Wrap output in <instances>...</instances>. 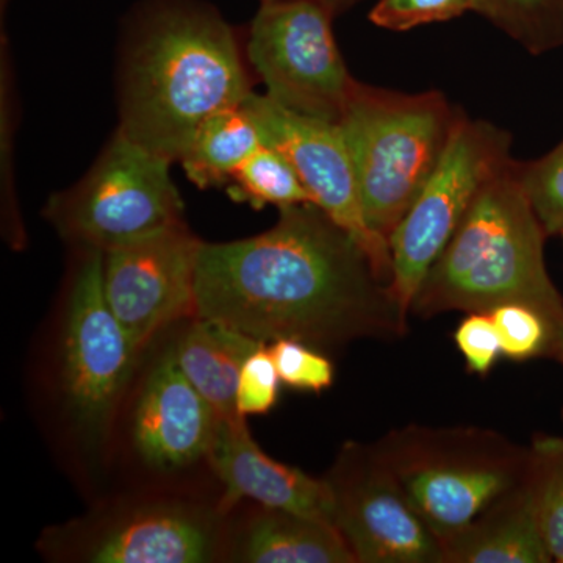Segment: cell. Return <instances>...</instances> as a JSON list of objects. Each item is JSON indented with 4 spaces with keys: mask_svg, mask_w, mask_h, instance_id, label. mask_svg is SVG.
I'll return each instance as SVG.
<instances>
[{
    "mask_svg": "<svg viewBox=\"0 0 563 563\" xmlns=\"http://www.w3.org/2000/svg\"><path fill=\"white\" fill-rule=\"evenodd\" d=\"M279 211L261 235L201 244L196 318L317 350L409 332V313L354 236L314 203Z\"/></svg>",
    "mask_w": 563,
    "mask_h": 563,
    "instance_id": "1",
    "label": "cell"
},
{
    "mask_svg": "<svg viewBox=\"0 0 563 563\" xmlns=\"http://www.w3.org/2000/svg\"><path fill=\"white\" fill-rule=\"evenodd\" d=\"M250 76L231 25L192 0H163L135 22L120 68V131L180 162L201 125L243 106Z\"/></svg>",
    "mask_w": 563,
    "mask_h": 563,
    "instance_id": "2",
    "label": "cell"
},
{
    "mask_svg": "<svg viewBox=\"0 0 563 563\" xmlns=\"http://www.w3.org/2000/svg\"><path fill=\"white\" fill-rule=\"evenodd\" d=\"M515 163L485 185L429 269L412 303L417 317L492 312L504 303H521L543 314L563 336V298L544 262L548 235Z\"/></svg>",
    "mask_w": 563,
    "mask_h": 563,
    "instance_id": "3",
    "label": "cell"
},
{
    "mask_svg": "<svg viewBox=\"0 0 563 563\" xmlns=\"http://www.w3.org/2000/svg\"><path fill=\"white\" fill-rule=\"evenodd\" d=\"M459 113L437 90L410 95L355 84L339 125L366 222L388 242L442 158Z\"/></svg>",
    "mask_w": 563,
    "mask_h": 563,
    "instance_id": "4",
    "label": "cell"
},
{
    "mask_svg": "<svg viewBox=\"0 0 563 563\" xmlns=\"http://www.w3.org/2000/svg\"><path fill=\"white\" fill-rule=\"evenodd\" d=\"M440 544L523 484L531 451L479 428L407 426L373 444Z\"/></svg>",
    "mask_w": 563,
    "mask_h": 563,
    "instance_id": "5",
    "label": "cell"
},
{
    "mask_svg": "<svg viewBox=\"0 0 563 563\" xmlns=\"http://www.w3.org/2000/svg\"><path fill=\"white\" fill-rule=\"evenodd\" d=\"M172 163L118 129L90 172L51 196L44 218L81 252H107L180 224L184 201L173 181Z\"/></svg>",
    "mask_w": 563,
    "mask_h": 563,
    "instance_id": "6",
    "label": "cell"
},
{
    "mask_svg": "<svg viewBox=\"0 0 563 563\" xmlns=\"http://www.w3.org/2000/svg\"><path fill=\"white\" fill-rule=\"evenodd\" d=\"M510 150L506 129L461 110L442 158L390 235L391 290L407 313L479 192L514 161Z\"/></svg>",
    "mask_w": 563,
    "mask_h": 563,
    "instance_id": "7",
    "label": "cell"
},
{
    "mask_svg": "<svg viewBox=\"0 0 563 563\" xmlns=\"http://www.w3.org/2000/svg\"><path fill=\"white\" fill-rule=\"evenodd\" d=\"M333 18L317 0L262 2L246 51L272 101L339 124L357 80L333 36Z\"/></svg>",
    "mask_w": 563,
    "mask_h": 563,
    "instance_id": "8",
    "label": "cell"
},
{
    "mask_svg": "<svg viewBox=\"0 0 563 563\" xmlns=\"http://www.w3.org/2000/svg\"><path fill=\"white\" fill-rule=\"evenodd\" d=\"M139 352L107 302L103 252L84 251L69 290L62 376L70 417L91 446L109 435Z\"/></svg>",
    "mask_w": 563,
    "mask_h": 563,
    "instance_id": "9",
    "label": "cell"
},
{
    "mask_svg": "<svg viewBox=\"0 0 563 563\" xmlns=\"http://www.w3.org/2000/svg\"><path fill=\"white\" fill-rule=\"evenodd\" d=\"M333 525L357 563H443V548L372 446L347 443L328 479Z\"/></svg>",
    "mask_w": 563,
    "mask_h": 563,
    "instance_id": "10",
    "label": "cell"
},
{
    "mask_svg": "<svg viewBox=\"0 0 563 563\" xmlns=\"http://www.w3.org/2000/svg\"><path fill=\"white\" fill-rule=\"evenodd\" d=\"M265 136L295 166L314 206L361 244L377 274L391 285L390 242L369 228L357 177L342 129L335 122L302 117L266 95L252 92L243 103Z\"/></svg>",
    "mask_w": 563,
    "mask_h": 563,
    "instance_id": "11",
    "label": "cell"
},
{
    "mask_svg": "<svg viewBox=\"0 0 563 563\" xmlns=\"http://www.w3.org/2000/svg\"><path fill=\"white\" fill-rule=\"evenodd\" d=\"M201 240L185 222L103 252V292L136 350L185 317H196Z\"/></svg>",
    "mask_w": 563,
    "mask_h": 563,
    "instance_id": "12",
    "label": "cell"
},
{
    "mask_svg": "<svg viewBox=\"0 0 563 563\" xmlns=\"http://www.w3.org/2000/svg\"><path fill=\"white\" fill-rule=\"evenodd\" d=\"M217 410L181 373L172 347L152 368L133 412V442L143 461L174 472L209 454Z\"/></svg>",
    "mask_w": 563,
    "mask_h": 563,
    "instance_id": "13",
    "label": "cell"
},
{
    "mask_svg": "<svg viewBox=\"0 0 563 563\" xmlns=\"http://www.w3.org/2000/svg\"><path fill=\"white\" fill-rule=\"evenodd\" d=\"M207 457L225 487L220 512H228L233 504L246 498L268 509L287 510L333 525V498L328 481L314 479L263 453L252 439L244 417L220 418Z\"/></svg>",
    "mask_w": 563,
    "mask_h": 563,
    "instance_id": "14",
    "label": "cell"
},
{
    "mask_svg": "<svg viewBox=\"0 0 563 563\" xmlns=\"http://www.w3.org/2000/svg\"><path fill=\"white\" fill-rule=\"evenodd\" d=\"M220 550L213 517L176 504H154L113 518L92 532L81 558L95 563H203Z\"/></svg>",
    "mask_w": 563,
    "mask_h": 563,
    "instance_id": "15",
    "label": "cell"
},
{
    "mask_svg": "<svg viewBox=\"0 0 563 563\" xmlns=\"http://www.w3.org/2000/svg\"><path fill=\"white\" fill-rule=\"evenodd\" d=\"M553 562L528 483L507 492L443 544V563Z\"/></svg>",
    "mask_w": 563,
    "mask_h": 563,
    "instance_id": "16",
    "label": "cell"
},
{
    "mask_svg": "<svg viewBox=\"0 0 563 563\" xmlns=\"http://www.w3.org/2000/svg\"><path fill=\"white\" fill-rule=\"evenodd\" d=\"M263 342L222 324L198 318L172 346L177 365L220 418H240L236 388L246 358Z\"/></svg>",
    "mask_w": 563,
    "mask_h": 563,
    "instance_id": "17",
    "label": "cell"
},
{
    "mask_svg": "<svg viewBox=\"0 0 563 563\" xmlns=\"http://www.w3.org/2000/svg\"><path fill=\"white\" fill-rule=\"evenodd\" d=\"M233 555L251 563H357L332 523L268 507L252 515Z\"/></svg>",
    "mask_w": 563,
    "mask_h": 563,
    "instance_id": "18",
    "label": "cell"
},
{
    "mask_svg": "<svg viewBox=\"0 0 563 563\" xmlns=\"http://www.w3.org/2000/svg\"><path fill=\"white\" fill-rule=\"evenodd\" d=\"M265 136L246 107L220 111L207 120L180 158L188 180L201 190L228 185L232 174L258 147Z\"/></svg>",
    "mask_w": 563,
    "mask_h": 563,
    "instance_id": "19",
    "label": "cell"
},
{
    "mask_svg": "<svg viewBox=\"0 0 563 563\" xmlns=\"http://www.w3.org/2000/svg\"><path fill=\"white\" fill-rule=\"evenodd\" d=\"M225 187L229 198L255 210L268 206L284 210L313 203L295 166L269 144H263L246 158Z\"/></svg>",
    "mask_w": 563,
    "mask_h": 563,
    "instance_id": "20",
    "label": "cell"
},
{
    "mask_svg": "<svg viewBox=\"0 0 563 563\" xmlns=\"http://www.w3.org/2000/svg\"><path fill=\"white\" fill-rule=\"evenodd\" d=\"M473 11L531 55L563 46V0H474Z\"/></svg>",
    "mask_w": 563,
    "mask_h": 563,
    "instance_id": "21",
    "label": "cell"
},
{
    "mask_svg": "<svg viewBox=\"0 0 563 563\" xmlns=\"http://www.w3.org/2000/svg\"><path fill=\"white\" fill-rule=\"evenodd\" d=\"M528 483L540 531L553 561L563 563V437L532 440Z\"/></svg>",
    "mask_w": 563,
    "mask_h": 563,
    "instance_id": "22",
    "label": "cell"
},
{
    "mask_svg": "<svg viewBox=\"0 0 563 563\" xmlns=\"http://www.w3.org/2000/svg\"><path fill=\"white\" fill-rule=\"evenodd\" d=\"M18 125L16 95L9 43L2 32L0 41V196H2L3 231L11 246L25 243L14 177V132Z\"/></svg>",
    "mask_w": 563,
    "mask_h": 563,
    "instance_id": "23",
    "label": "cell"
},
{
    "mask_svg": "<svg viewBox=\"0 0 563 563\" xmlns=\"http://www.w3.org/2000/svg\"><path fill=\"white\" fill-rule=\"evenodd\" d=\"M490 314L498 329L504 357L517 362L558 357L563 336L537 310L521 303H504Z\"/></svg>",
    "mask_w": 563,
    "mask_h": 563,
    "instance_id": "24",
    "label": "cell"
},
{
    "mask_svg": "<svg viewBox=\"0 0 563 563\" xmlns=\"http://www.w3.org/2000/svg\"><path fill=\"white\" fill-rule=\"evenodd\" d=\"M515 173L548 236L563 235V140L537 161L515 163Z\"/></svg>",
    "mask_w": 563,
    "mask_h": 563,
    "instance_id": "25",
    "label": "cell"
},
{
    "mask_svg": "<svg viewBox=\"0 0 563 563\" xmlns=\"http://www.w3.org/2000/svg\"><path fill=\"white\" fill-rule=\"evenodd\" d=\"M282 384L301 391L321 393L335 379L333 363L320 350L299 340L280 339L269 343Z\"/></svg>",
    "mask_w": 563,
    "mask_h": 563,
    "instance_id": "26",
    "label": "cell"
},
{
    "mask_svg": "<svg viewBox=\"0 0 563 563\" xmlns=\"http://www.w3.org/2000/svg\"><path fill=\"white\" fill-rule=\"evenodd\" d=\"M473 7L474 0H379L369 11V21L385 31L407 32L454 20Z\"/></svg>",
    "mask_w": 563,
    "mask_h": 563,
    "instance_id": "27",
    "label": "cell"
},
{
    "mask_svg": "<svg viewBox=\"0 0 563 563\" xmlns=\"http://www.w3.org/2000/svg\"><path fill=\"white\" fill-rule=\"evenodd\" d=\"M280 384L269 343H263L244 362L236 388V410L242 417L268 413L279 399Z\"/></svg>",
    "mask_w": 563,
    "mask_h": 563,
    "instance_id": "28",
    "label": "cell"
},
{
    "mask_svg": "<svg viewBox=\"0 0 563 563\" xmlns=\"http://www.w3.org/2000/svg\"><path fill=\"white\" fill-rule=\"evenodd\" d=\"M454 340L468 372L479 376L490 373L499 355H503L501 340L490 312L466 314L455 329Z\"/></svg>",
    "mask_w": 563,
    "mask_h": 563,
    "instance_id": "29",
    "label": "cell"
},
{
    "mask_svg": "<svg viewBox=\"0 0 563 563\" xmlns=\"http://www.w3.org/2000/svg\"><path fill=\"white\" fill-rule=\"evenodd\" d=\"M262 2H276V0H261V3ZM317 2L328 7V9L332 11L333 16H339V14L350 10L351 7H354L355 3L361 2V0H317Z\"/></svg>",
    "mask_w": 563,
    "mask_h": 563,
    "instance_id": "30",
    "label": "cell"
},
{
    "mask_svg": "<svg viewBox=\"0 0 563 563\" xmlns=\"http://www.w3.org/2000/svg\"><path fill=\"white\" fill-rule=\"evenodd\" d=\"M10 0H0V14H2V21L3 16H5V9L9 7Z\"/></svg>",
    "mask_w": 563,
    "mask_h": 563,
    "instance_id": "31",
    "label": "cell"
},
{
    "mask_svg": "<svg viewBox=\"0 0 563 563\" xmlns=\"http://www.w3.org/2000/svg\"><path fill=\"white\" fill-rule=\"evenodd\" d=\"M555 361L561 362L562 366H563V344H562L561 351H559L558 357H555ZM562 415H563V412H562Z\"/></svg>",
    "mask_w": 563,
    "mask_h": 563,
    "instance_id": "32",
    "label": "cell"
},
{
    "mask_svg": "<svg viewBox=\"0 0 563 563\" xmlns=\"http://www.w3.org/2000/svg\"><path fill=\"white\" fill-rule=\"evenodd\" d=\"M562 239H563V235H562Z\"/></svg>",
    "mask_w": 563,
    "mask_h": 563,
    "instance_id": "33",
    "label": "cell"
}]
</instances>
